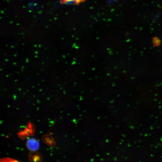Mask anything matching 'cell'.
Returning <instances> with one entry per match:
<instances>
[{"mask_svg":"<svg viewBox=\"0 0 162 162\" xmlns=\"http://www.w3.org/2000/svg\"><path fill=\"white\" fill-rule=\"evenodd\" d=\"M34 131L35 129L33 124L29 122L24 130L20 132L18 135L21 139H24L33 135Z\"/></svg>","mask_w":162,"mask_h":162,"instance_id":"6da1fadb","label":"cell"},{"mask_svg":"<svg viewBox=\"0 0 162 162\" xmlns=\"http://www.w3.org/2000/svg\"><path fill=\"white\" fill-rule=\"evenodd\" d=\"M39 146V142L35 139L30 138L27 141V147L31 151H36L38 149Z\"/></svg>","mask_w":162,"mask_h":162,"instance_id":"7a4b0ae2","label":"cell"},{"mask_svg":"<svg viewBox=\"0 0 162 162\" xmlns=\"http://www.w3.org/2000/svg\"><path fill=\"white\" fill-rule=\"evenodd\" d=\"M28 160L30 161H40L42 160V157L40 154L36 151H32L28 154Z\"/></svg>","mask_w":162,"mask_h":162,"instance_id":"3957f363","label":"cell"},{"mask_svg":"<svg viewBox=\"0 0 162 162\" xmlns=\"http://www.w3.org/2000/svg\"><path fill=\"white\" fill-rule=\"evenodd\" d=\"M42 139L43 141L48 146L52 147H55V143L54 140L50 135L48 134L45 135L43 136Z\"/></svg>","mask_w":162,"mask_h":162,"instance_id":"277c9868","label":"cell"},{"mask_svg":"<svg viewBox=\"0 0 162 162\" xmlns=\"http://www.w3.org/2000/svg\"><path fill=\"white\" fill-rule=\"evenodd\" d=\"M62 3H74L78 4L80 2H83L85 0H61Z\"/></svg>","mask_w":162,"mask_h":162,"instance_id":"5b68a950","label":"cell"},{"mask_svg":"<svg viewBox=\"0 0 162 162\" xmlns=\"http://www.w3.org/2000/svg\"><path fill=\"white\" fill-rule=\"evenodd\" d=\"M0 161L2 162H17L18 161L10 158H4L1 159Z\"/></svg>","mask_w":162,"mask_h":162,"instance_id":"8992f818","label":"cell"}]
</instances>
